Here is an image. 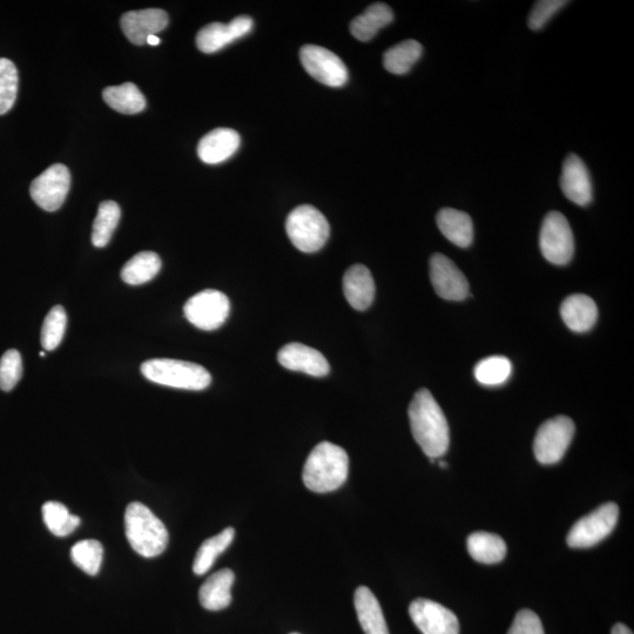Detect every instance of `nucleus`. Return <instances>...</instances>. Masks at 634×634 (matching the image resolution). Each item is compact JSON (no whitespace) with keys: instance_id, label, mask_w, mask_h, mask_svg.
I'll use <instances>...</instances> for the list:
<instances>
[{"instance_id":"f257e3e1","label":"nucleus","mask_w":634,"mask_h":634,"mask_svg":"<svg viewBox=\"0 0 634 634\" xmlns=\"http://www.w3.org/2000/svg\"><path fill=\"white\" fill-rule=\"evenodd\" d=\"M411 433L430 460L447 453L450 444L447 418L428 389L418 390L409 407Z\"/></svg>"},{"instance_id":"f03ea898","label":"nucleus","mask_w":634,"mask_h":634,"mask_svg":"<svg viewBox=\"0 0 634 634\" xmlns=\"http://www.w3.org/2000/svg\"><path fill=\"white\" fill-rule=\"evenodd\" d=\"M349 457L339 445L322 442L317 444L307 458L302 480L306 488L317 494H326L346 483Z\"/></svg>"},{"instance_id":"7ed1b4c3","label":"nucleus","mask_w":634,"mask_h":634,"mask_svg":"<svg viewBox=\"0 0 634 634\" xmlns=\"http://www.w3.org/2000/svg\"><path fill=\"white\" fill-rule=\"evenodd\" d=\"M125 530L132 549L145 558L160 556L170 541L165 524L139 502L126 508Z\"/></svg>"},{"instance_id":"20e7f679","label":"nucleus","mask_w":634,"mask_h":634,"mask_svg":"<svg viewBox=\"0 0 634 634\" xmlns=\"http://www.w3.org/2000/svg\"><path fill=\"white\" fill-rule=\"evenodd\" d=\"M141 373L153 383L177 389L204 390L212 383L211 374L200 364L179 360L146 361Z\"/></svg>"},{"instance_id":"39448f33","label":"nucleus","mask_w":634,"mask_h":634,"mask_svg":"<svg viewBox=\"0 0 634 634\" xmlns=\"http://www.w3.org/2000/svg\"><path fill=\"white\" fill-rule=\"evenodd\" d=\"M286 231L292 244L303 253H315L326 245L330 226L319 209L310 205L296 207L286 221Z\"/></svg>"},{"instance_id":"423d86ee","label":"nucleus","mask_w":634,"mask_h":634,"mask_svg":"<svg viewBox=\"0 0 634 634\" xmlns=\"http://www.w3.org/2000/svg\"><path fill=\"white\" fill-rule=\"evenodd\" d=\"M619 508L616 503H606L580 518L573 524L566 542L573 549H588L602 542L615 530L618 523Z\"/></svg>"},{"instance_id":"0eeeda50","label":"nucleus","mask_w":634,"mask_h":634,"mask_svg":"<svg viewBox=\"0 0 634 634\" xmlns=\"http://www.w3.org/2000/svg\"><path fill=\"white\" fill-rule=\"evenodd\" d=\"M539 247L549 262L565 266L575 254V239L568 219L562 213L550 212L546 215L539 234Z\"/></svg>"},{"instance_id":"6e6552de","label":"nucleus","mask_w":634,"mask_h":634,"mask_svg":"<svg viewBox=\"0 0 634 634\" xmlns=\"http://www.w3.org/2000/svg\"><path fill=\"white\" fill-rule=\"evenodd\" d=\"M575 436V423L566 416L551 418L538 429L534 453L537 461L544 465L556 464L562 460Z\"/></svg>"},{"instance_id":"1a4fd4ad","label":"nucleus","mask_w":634,"mask_h":634,"mask_svg":"<svg viewBox=\"0 0 634 634\" xmlns=\"http://www.w3.org/2000/svg\"><path fill=\"white\" fill-rule=\"evenodd\" d=\"M186 319L206 332L220 328L228 319L231 303L224 293L207 289L192 296L184 307Z\"/></svg>"},{"instance_id":"9d476101","label":"nucleus","mask_w":634,"mask_h":634,"mask_svg":"<svg viewBox=\"0 0 634 634\" xmlns=\"http://www.w3.org/2000/svg\"><path fill=\"white\" fill-rule=\"evenodd\" d=\"M71 187V173L62 164L52 165L32 181L33 201L46 212H56L63 206Z\"/></svg>"},{"instance_id":"9b49d317","label":"nucleus","mask_w":634,"mask_h":634,"mask_svg":"<svg viewBox=\"0 0 634 634\" xmlns=\"http://www.w3.org/2000/svg\"><path fill=\"white\" fill-rule=\"evenodd\" d=\"M300 58L305 70L317 82L330 87H341L347 83V67L334 52L321 46L306 45L300 51Z\"/></svg>"},{"instance_id":"f8f14e48","label":"nucleus","mask_w":634,"mask_h":634,"mask_svg":"<svg viewBox=\"0 0 634 634\" xmlns=\"http://www.w3.org/2000/svg\"><path fill=\"white\" fill-rule=\"evenodd\" d=\"M430 280L440 298L462 301L468 298L469 282L448 256L437 253L430 259Z\"/></svg>"},{"instance_id":"ddd939ff","label":"nucleus","mask_w":634,"mask_h":634,"mask_svg":"<svg viewBox=\"0 0 634 634\" xmlns=\"http://www.w3.org/2000/svg\"><path fill=\"white\" fill-rule=\"evenodd\" d=\"M409 613L423 634H460V623L453 611L429 599H416Z\"/></svg>"},{"instance_id":"4468645a","label":"nucleus","mask_w":634,"mask_h":634,"mask_svg":"<svg viewBox=\"0 0 634 634\" xmlns=\"http://www.w3.org/2000/svg\"><path fill=\"white\" fill-rule=\"evenodd\" d=\"M253 26V19L248 16L236 17L229 24H208L198 33V49L204 53L218 52L235 40L247 36Z\"/></svg>"},{"instance_id":"2eb2a0df","label":"nucleus","mask_w":634,"mask_h":634,"mask_svg":"<svg viewBox=\"0 0 634 634\" xmlns=\"http://www.w3.org/2000/svg\"><path fill=\"white\" fill-rule=\"evenodd\" d=\"M168 15L164 10L147 9L126 12L120 19L124 35L134 45L143 46L147 39L167 28Z\"/></svg>"},{"instance_id":"dca6fc26","label":"nucleus","mask_w":634,"mask_h":634,"mask_svg":"<svg viewBox=\"0 0 634 634\" xmlns=\"http://www.w3.org/2000/svg\"><path fill=\"white\" fill-rule=\"evenodd\" d=\"M282 367L314 377H325L330 372L329 363L319 350L302 343H288L278 354Z\"/></svg>"},{"instance_id":"f3484780","label":"nucleus","mask_w":634,"mask_h":634,"mask_svg":"<svg viewBox=\"0 0 634 634\" xmlns=\"http://www.w3.org/2000/svg\"><path fill=\"white\" fill-rule=\"evenodd\" d=\"M561 188L566 198L578 206H588L592 201V182L588 167L576 154L565 159Z\"/></svg>"},{"instance_id":"a211bd4d","label":"nucleus","mask_w":634,"mask_h":634,"mask_svg":"<svg viewBox=\"0 0 634 634\" xmlns=\"http://www.w3.org/2000/svg\"><path fill=\"white\" fill-rule=\"evenodd\" d=\"M240 144L238 132L231 128H217L202 137L198 145V155L205 164H221L233 157Z\"/></svg>"},{"instance_id":"6ab92c4d","label":"nucleus","mask_w":634,"mask_h":634,"mask_svg":"<svg viewBox=\"0 0 634 634\" xmlns=\"http://www.w3.org/2000/svg\"><path fill=\"white\" fill-rule=\"evenodd\" d=\"M343 293L350 306L363 312L375 299V281L369 269L363 265H354L343 276Z\"/></svg>"},{"instance_id":"aec40b11","label":"nucleus","mask_w":634,"mask_h":634,"mask_svg":"<svg viewBox=\"0 0 634 634\" xmlns=\"http://www.w3.org/2000/svg\"><path fill=\"white\" fill-rule=\"evenodd\" d=\"M561 315L565 325L573 332L586 333L596 325L598 308L588 295L575 294L563 301Z\"/></svg>"},{"instance_id":"412c9836","label":"nucleus","mask_w":634,"mask_h":634,"mask_svg":"<svg viewBox=\"0 0 634 634\" xmlns=\"http://www.w3.org/2000/svg\"><path fill=\"white\" fill-rule=\"evenodd\" d=\"M234 580L235 576L232 570L224 569L213 573L202 584L199 591L202 607L208 611H220L231 605Z\"/></svg>"},{"instance_id":"4be33fe9","label":"nucleus","mask_w":634,"mask_h":634,"mask_svg":"<svg viewBox=\"0 0 634 634\" xmlns=\"http://www.w3.org/2000/svg\"><path fill=\"white\" fill-rule=\"evenodd\" d=\"M354 604L364 633L390 634L379 600L366 586L356 590Z\"/></svg>"},{"instance_id":"5701e85b","label":"nucleus","mask_w":634,"mask_h":634,"mask_svg":"<svg viewBox=\"0 0 634 634\" xmlns=\"http://www.w3.org/2000/svg\"><path fill=\"white\" fill-rule=\"evenodd\" d=\"M437 226L454 245L468 248L474 241V225L470 215L454 208H443L438 212Z\"/></svg>"},{"instance_id":"b1692460","label":"nucleus","mask_w":634,"mask_h":634,"mask_svg":"<svg viewBox=\"0 0 634 634\" xmlns=\"http://www.w3.org/2000/svg\"><path fill=\"white\" fill-rule=\"evenodd\" d=\"M394 20L393 10L387 4L375 3L356 17L350 24V32L360 42H369L381 29Z\"/></svg>"},{"instance_id":"393cba45","label":"nucleus","mask_w":634,"mask_h":634,"mask_svg":"<svg viewBox=\"0 0 634 634\" xmlns=\"http://www.w3.org/2000/svg\"><path fill=\"white\" fill-rule=\"evenodd\" d=\"M468 551L478 563L496 564L507 556V544L497 535L475 532L468 538Z\"/></svg>"},{"instance_id":"a878e982","label":"nucleus","mask_w":634,"mask_h":634,"mask_svg":"<svg viewBox=\"0 0 634 634\" xmlns=\"http://www.w3.org/2000/svg\"><path fill=\"white\" fill-rule=\"evenodd\" d=\"M103 98L111 109L119 113L137 114L146 109V98L133 83L106 87Z\"/></svg>"},{"instance_id":"bb28decb","label":"nucleus","mask_w":634,"mask_h":634,"mask_svg":"<svg viewBox=\"0 0 634 634\" xmlns=\"http://www.w3.org/2000/svg\"><path fill=\"white\" fill-rule=\"evenodd\" d=\"M161 269V259L157 253L141 252L134 255L121 271V279L131 286L144 285L158 275Z\"/></svg>"},{"instance_id":"cd10ccee","label":"nucleus","mask_w":634,"mask_h":634,"mask_svg":"<svg viewBox=\"0 0 634 634\" xmlns=\"http://www.w3.org/2000/svg\"><path fill=\"white\" fill-rule=\"evenodd\" d=\"M423 53V47L416 40H404L391 49L387 50L383 56L384 69L388 72L402 76L413 69L414 65L420 60Z\"/></svg>"},{"instance_id":"c85d7f7f","label":"nucleus","mask_w":634,"mask_h":634,"mask_svg":"<svg viewBox=\"0 0 634 634\" xmlns=\"http://www.w3.org/2000/svg\"><path fill=\"white\" fill-rule=\"evenodd\" d=\"M235 537V530L233 528H227L220 532L219 535L207 539L201 544L197 556L194 558L193 571L195 575H205L212 569L215 561L221 553H224L228 546L232 544Z\"/></svg>"},{"instance_id":"c756f323","label":"nucleus","mask_w":634,"mask_h":634,"mask_svg":"<svg viewBox=\"0 0 634 634\" xmlns=\"http://www.w3.org/2000/svg\"><path fill=\"white\" fill-rule=\"evenodd\" d=\"M120 207L117 202L104 201L98 208V214L93 224L92 244L98 248L109 245L112 235L119 225Z\"/></svg>"},{"instance_id":"7c9ffc66","label":"nucleus","mask_w":634,"mask_h":634,"mask_svg":"<svg viewBox=\"0 0 634 634\" xmlns=\"http://www.w3.org/2000/svg\"><path fill=\"white\" fill-rule=\"evenodd\" d=\"M43 519L53 535L66 537L78 529L80 518L70 514L69 509L59 502H47L43 505Z\"/></svg>"},{"instance_id":"2f4dec72","label":"nucleus","mask_w":634,"mask_h":634,"mask_svg":"<svg viewBox=\"0 0 634 634\" xmlns=\"http://www.w3.org/2000/svg\"><path fill=\"white\" fill-rule=\"evenodd\" d=\"M71 558L73 563L87 575L96 576L103 564V545L94 539L78 542L71 550Z\"/></svg>"},{"instance_id":"473e14b6","label":"nucleus","mask_w":634,"mask_h":634,"mask_svg":"<svg viewBox=\"0 0 634 634\" xmlns=\"http://www.w3.org/2000/svg\"><path fill=\"white\" fill-rule=\"evenodd\" d=\"M511 362L505 356H491L477 363L475 377L484 386L495 387L509 380Z\"/></svg>"},{"instance_id":"72a5a7b5","label":"nucleus","mask_w":634,"mask_h":634,"mask_svg":"<svg viewBox=\"0 0 634 634\" xmlns=\"http://www.w3.org/2000/svg\"><path fill=\"white\" fill-rule=\"evenodd\" d=\"M18 71L9 59L0 58V116L8 113L16 103Z\"/></svg>"},{"instance_id":"f704fd0d","label":"nucleus","mask_w":634,"mask_h":634,"mask_svg":"<svg viewBox=\"0 0 634 634\" xmlns=\"http://www.w3.org/2000/svg\"><path fill=\"white\" fill-rule=\"evenodd\" d=\"M66 325L65 309L62 306L53 307L45 317L42 328V345L47 352H52L62 343Z\"/></svg>"},{"instance_id":"c9c22d12","label":"nucleus","mask_w":634,"mask_h":634,"mask_svg":"<svg viewBox=\"0 0 634 634\" xmlns=\"http://www.w3.org/2000/svg\"><path fill=\"white\" fill-rule=\"evenodd\" d=\"M23 376V361L18 350H8L0 359V389L11 391Z\"/></svg>"},{"instance_id":"e433bc0d","label":"nucleus","mask_w":634,"mask_h":634,"mask_svg":"<svg viewBox=\"0 0 634 634\" xmlns=\"http://www.w3.org/2000/svg\"><path fill=\"white\" fill-rule=\"evenodd\" d=\"M568 4L569 2H565V0H541V2H536L528 19L529 28L534 31L543 29L556 13Z\"/></svg>"},{"instance_id":"4c0bfd02","label":"nucleus","mask_w":634,"mask_h":634,"mask_svg":"<svg viewBox=\"0 0 634 634\" xmlns=\"http://www.w3.org/2000/svg\"><path fill=\"white\" fill-rule=\"evenodd\" d=\"M508 634H545L541 619L531 610L519 611Z\"/></svg>"},{"instance_id":"58836bf2","label":"nucleus","mask_w":634,"mask_h":634,"mask_svg":"<svg viewBox=\"0 0 634 634\" xmlns=\"http://www.w3.org/2000/svg\"><path fill=\"white\" fill-rule=\"evenodd\" d=\"M612 634H633V632L624 624H617L612 629Z\"/></svg>"},{"instance_id":"ea45409f","label":"nucleus","mask_w":634,"mask_h":634,"mask_svg":"<svg viewBox=\"0 0 634 634\" xmlns=\"http://www.w3.org/2000/svg\"><path fill=\"white\" fill-rule=\"evenodd\" d=\"M147 44H150L152 46H157L160 44V39L157 36H151L150 38L147 39Z\"/></svg>"},{"instance_id":"a19ab883","label":"nucleus","mask_w":634,"mask_h":634,"mask_svg":"<svg viewBox=\"0 0 634 634\" xmlns=\"http://www.w3.org/2000/svg\"><path fill=\"white\" fill-rule=\"evenodd\" d=\"M440 467H441V468H447V467H448V464H447V463H445V462H443V461H441V462H440Z\"/></svg>"},{"instance_id":"79ce46f5","label":"nucleus","mask_w":634,"mask_h":634,"mask_svg":"<svg viewBox=\"0 0 634 634\" xmlns=\"http://www.w3.org/2000/svg\"><path fill=\"white\" fill-rule=\"evenodd\" d=\"M40 357H45V353L44 352H40Z\"/></svg>"},{"instance_id":"37998d69","label":"nucleus","mask_w":634,"mask_h":634,"mask_svg":"<svg viewBox=\"0 0 634 634\" xmlns=\"http://www.w3.org/2000/svg\"><path fill=\"white\" fill-rule=\"evenodd\" d=\"M292 634H300V633H292Z\"/></svg>"}]
</instances>
